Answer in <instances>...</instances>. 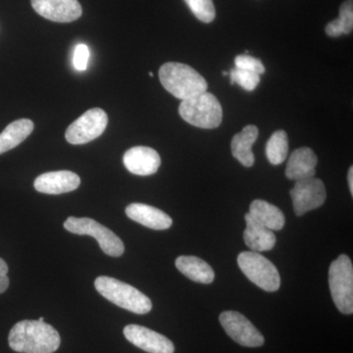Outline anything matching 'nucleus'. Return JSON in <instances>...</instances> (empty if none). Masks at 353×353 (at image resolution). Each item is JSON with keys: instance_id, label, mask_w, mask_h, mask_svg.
Returning <instances> with one entry per match:
<instances>
[{"instance_id": "nucleus-31", "label": "nucleus", "mask_w": 353, "mask_h": 353, "mask_svg": "<svg viewBox=\"0 0 353 353\" xmlns=\"http://www.w3.org/2000/svg\"><path fill=\"white\" fill-rule=\"evenodd\" d=\"M148 75H150V77H153V73H152V72H150V73H148Z\"/></svg>"}, {"instance_id": "nucleus-10", "label": "nucleus", "mask_w": 353, "mask_h": 353, "mask_svg": "<svg viewBox=\"0 0 353 353\" xmlns=\"http://www.w3.org/2000/svg\"><path fill=\"white\" fill-rule=\"evenodd\" d=\"M290 194L297 216H303L308 211L321 208L327 199L324 183L316 178L296 181Z\"/></svg>"}, {"instance_id": "nucleus-8", "label": "nucleus", "mask_w": 353, "mask_h": 353, "mask_svg": "<svg viewBox=\"0 0 353 353\" xmlns=\"http://www.w3.org/2000/svg\"><path fill=\"white\" fill-rule=\"evenodd\" d=\"M108 124V114L102 109H90L70 125L65 138L72 145H85L101 137Z\"/></svg>"}, {"instance_id": "nucleus-26", "label": "nucleus", "mask_w": 353, "mask_h": 353, "mask_svg": "<svg viewBox=\"0 0 353 353\" xmlns=\"http://www.w3.org/2000/svg\"><path fill=\"white\" fill-rule=\"evenodd\" d=\"M234 65H236V68L253 72V73L259 74V75L265 73V67L261 60L248 54L238 55L234 59Z\"/></svg>"}, {"instance_id": "nucleus-5", "label": "nucleus", "mask_w": 353, "mask_h": 353, "mask_svg": "<svg viewBox=\"0 0 353 353\" xmlns=\"http://www.w3.org/2000/svg\"><path fill=\"white\" fill-rule=\"evenodd\" d=\"M329 285L336 308L343 314L353 313V266L352 260L341 254L329 269Z\"/></svg>"}, {"instance_id": "nucleus-28", "label": "nucleus", "mask_w": 353, "mask_h": 353, "mask_svg": "<svg viewBox=\"0 0 353 353\" xmlns=\"http://www.w3.org/2000/svg\"><path fill=\"white\" fill-rule=\"evenodd\" d=\"M8 266L3 259H0V294L6 292L9 287Z\"/></svg>"}, {"instance_id": "nucleus-23", "label": "nucleus", "mask_w": 353, "mask_h": 353, "mask_svg": "<svg viewBox=\"0 0 353 353\" xmlns=\"http://www.w3.org/2000/svg\"><path fill=\"white\" fill-rule=\"evenodd\" d=\"M289 153V139L287 132L280 130L272 134L266 145V157L273 165H280L287 159Z\"/></svg>"}, {"instance_id": "nucleus-9", "label": "nucleus", "mask_w": 353, "mask_h": 353, "mask_svg": "<svg viewBox=\"0 0 353 353\" xmlns=\"http://www.w3.org/2000/svg\"><path fill=\"white\" fill-rule=\"evenodd\" d=\"M219 321L228 336L239 345L246 347H259L264 345L263 334L241 313L225 311L221 313Z\"/></svg>"}, {"instance_id": "nucleus-6", "label": "nucleus", "mask_w": 353, "mask_h": 353, "mask_svg": "<svg viewBox=\"0 0 353 353\" xmlns=\"http://www.w3.org/2000/svg\"><path fill=\"white\" fill-rule=\"evenodd\" d=\"M238 264L248 280L265 292H277L281 277L277 267L259 252H243L238 256Z\"/></svg>"}, {"instance_id": "nucleus-1", "label": "nucleus", "mask_w": 353, "mask_h": 353, "mask_svg": "<svg viewBox=\"0 0 353 353\" xmlns=\"http://www.w3.org/2000/svg\"><path fill=\"white\" fill-rule=\"evenodd\" d=\"M8 343L14 352L53 353L59 348L61 339L51 325L38 320H24L14 325Z\"/></svg>"}, {"instance_id": "nucleus-18", "label": "nucleus", "mask_w": 353, "mask_h": 353, "mask_svg": "<svg viewBox=\"0 0 353 353\" xmlns=\"http://www.w3.org/2000/svg\"><path fill=\"white\" fill-rule=\"evenodd\" d=\"M259 138V129L254 125H248L243 131L234 134L231 143L232 154L245 167L254 164L252 145Z\"/></svg>"}, {"instance_id": "nucleus-19", "label": "nucleus", "mask_w": 353, "mask_h": 353, "mask_svg": "<svg viewBox=\"0 0 353 353\" xmlns=\"http://www.w3.org/2000/svg\"><path fill=\"white\" fill-rule=\"evenodd\" d=\"M248 214L262 226L272 231H281L285 226V218L280 208L269 202L256 199L250 206Z\"/></svg>"}, {"instance_id": "nucleus-15", "label": "nucleus", "mask_w": 353, "mask_h": 353, "mask_svg": "<svg viewBox=\"0 0 353 353\" xmlns=\"http://www.w3.org/2000/svg\"><path fill=\"white\" fill-rule=\"evenodd\" d=\"M318 158L309 148H297L290 154L285 168V176L292 181L314 178Z\"/></svg>"}, {"instance_id": "nucleus-20", "label": "nucleus", "mask_w": 353, "mask_h": 353, "mask_svg": "<svg viewBox=\"0 0 353 353\" xmlns=\"http://www.w3.org/2000/svg\"><path fill=\"white\" fill-rule=\"evenodd\" d=\"M176 267L194 282L211 284L214 281L215 273L210 265L199 257L183 255L176 259Z\"/></svg>"}, {"instance_id": "nucleus-13", "label": "nucleus", "mask_w": 353, "mask_h": 353, "mask_svg": "<svg viewBox=\"0 0 353 353\" xmlns=\"http://www.w3.org/2000/svg\"><path fill=\"white\" fill-rule=\"evenodd\" d=\"M123 162L130 173L139 176H150L157 173L159 169L161 158L153 148L134 146L125 152Z\"/></svg>"}, {"instance_id": "nucleus-11", "label": "nucleus", "mask_w": 353, "mask_h": 353, "mask_svg": "<svg viewBox=\"0 0 353 353\" xmlns=\"http://www.w3.org/2000/svg\"><path fill=\"white\" fill-rule=\"evenodd\" d=\"M124 336L132 345L148 353L175 352L174 343L168 338L139 325H128L124 329Z\"/></svg>"}, {"instance_id": "nucleus-32", "label": "nucleus", "mask_w": 353, "mask_h": 353, "mask_svg": "<svg viewBox=\"0 0 353 353\" xmlns=\"http://www.w3.org/2000/svg\"><path fill=\"white\" fill-rule=\"evenodd\" d=\"M223 75H224V76H227V75H228L227 72H223Z\"/></svg>"}, {"instance_id": "nucleus-27", "label": "nucleus", "mask_w": 353, "mask_h": 353, "mask_svg": "<svg viewBox=\"0 0 353 353\" xmlns=\"http://www.w3.org/2000/svg\"><path fill=\"white\" fill-rule=\"evenodd\" d=\"M90 51L87 44L80 43L74 50L73 66L77 71H85L90 61Z\"/></svg>"}, {"instance_id": "nucleus-12", "label": "nucleus", "mask_w": 353, "mask_h": 353, "mask_svg": "<svg viewBox=\"0 0 353 353\" xmlns=\"http://www.w3.org/2000/svg\"><path fill=\"white\" fill-rule=\"evenodd\" d=\"M32 6L39 15L57 23H70L82 16L78 0H32Z\"/></svg>"}, {"instance_id": "nucleus-2", "label": "nucleus", "mask_w": 353, "mask_h": 353, "mask_svg": "<svg viewBox=\"0 0 353 353\" xmlns=\"http://www.w3.org/2000/svg\"><path fill=\"white\" fill-rule=\"evenodd\" d=\"M159 79L165 90L182 101L208 92L205 79L189 65L165 63L159 70Z\"/></svg>"}, {"instance_id": "nucleus-21", "label": "nucleus", "mask_w": 353, "mask_h": 353, "mask_svg": "<svg viewBox=\"0 0 353 353\" xmlns=\"http://www.w3.org/2000/svg\"><path fill=\"white\" fill-rule=\"evenodd\" d=\"M34 125L32 120L14 121L0 134V154L13 150L25 141L32 132Z\"/></svg>"}, {"instance_id": "nucleus-7", "label": "nucleus", "mask_w": 353, "mask_h": 353, "mask_svg": "<svg viewBox=\"0 0 353 353\" xmlns=\"http://www.w3.org/2000/svg\"><path fill=\"white\" fill-rule=\"evenodd\" d=\"M64 228L72 234L92 236L99 241L102 252L110 256L120 257L124 253V243L119 236L94 219L69 217L65 221Z\"/></svg>"}, {"instance_id": "nucleus-17", "label": "nucleus", "mask_w": 353, "mask_h": 353, "mask_svg": "<svg viewBox=\"0 0 353 353\" xmlns=\"http://www.w3.org/2000/svg\"><path fill=\"white\" fill-rule=\"evenodd\" d=\"M245 218L246 228L243 232V240L248 248L259 253L273 250L277 241L273 231L260 225L248 213Z\"/></svg>"}, {"instance_id": "nucleus-14", "label": "nucleus", "mask_w": 353, "mask_h": 353, "mask_svg": "<svg viewBox=\"0 0 353 353\" xmlns=\"http://www.w3.org/2000/svg\"><path fill=\"white\" fill-rule=\"evenodd\" d=\"M80 185V176L70 171L48 172L39 176L34 183V189L46 194H66L78 189Z\"/></svg>"}, {"instance_id": "nucleus-3", "label": "nucleus", "mask_w": 353, "mask_h": 353, "mask_svg": "<svg viewBox=\"0 0 353 353\" xmlns=\"http://www.w3.org/2000/svg\"><path fill=\"white\" fill-rule=\"evenodd\" d=\"M94 287L104 299L136 314H146L152 309V301L136 288L121 282L117 279L101 276Z\"/></svg>"}, {"instance_id": "nucleus-4", "label": "nucleus", "mask_w": 353, "mask_h": 353, "mask_svg": "<svg viewBox=\"0 0 353 353\" xmlns=\"http://www.w3.org/2000/svg\"><path fill=\"white\" fill-rule=\"evenodd\" d=\"M179 113L185 122L201 129H215L223 119L219 101L208 92L181 102Z\"/></svg>"}, {"instance_id": "nucleus-30", "label": "nucleus", "mask_w": 353, "mask_h": 353, "mask_svg": "<svg viewBox=\"0 0 353 353\" xmlns=\"http://www.w3.org/2000/svg\"><path fill=\"white\" fill-rule=\"evenodd\" d=\"M38 321H39V322H44V318L43 317H39Z\"/></svg>"}, {"instance_id": "nucleus-24", "label": "nucleus", "mask_w": 353, "mask_h": 353, "mask_svg": "<svg viewBox=\"0 0 353 353\" xmlns=\"http://www.w3.org/2000/svg\"><path fill=\"white\" fill-rule=\"evenodd\" d=\"M197 19L211 23L215 19V7L212 0H185Z\"/></svg>"}, {"instance_id": "nucleus-25", "label": "nucleus", "mask_w": 353, "mask_h": 353, "mask_svg": "<svg viewBox=\"0 0 353 353\" xmlns=\"http://www.w3.org/2000/svg\"><path fill=\"white\" fill-rule=\"evenodd\" d=\"M230 78H231V83H238L240 87L248 92L254 90L260 82L259 74L236 68V67L230 72Z\"/></svg>"}, {"instance_id": "nucleus-29", "label": "nucleus", "mask_w": 353, "mask_h": 353, "mask_svg": "<svg viewBox=\"0 0 353 353\" xmlns=\"http://www.w3.org/2000/svg\"><path fill=\"white\" fill-rule=\"evenodd\" d=\"M348 187H350V192L353 194V167H350V171H348Z\"/></svg>"}, {"instance_id": "nucleus-16", "label": "nucleus", "mask_w": 353, "mask_h": 353, "mask_svg": "<svg viewBox=\"0 0 353 353\" xmlns=\"http://www.w3.org/2000/svg\"><path fill=\"white\" fill-rule=\"evenodd\" d=\"M126 214L130 219L152 230L169 229L173 224L170 216L153 206L143 203H132L126 208Z\"/></svg>"}, {"instance_id": "nucleus-22", "label": "nucleus", "mask_w": 353, "mask_h": 353, "mask_svg": "<svg viewBox=\"0 0 353 353\" xmlns=\"http://www.w3.org/2000/svg\"><path fill=\"white\" fill-rule=\"evenodd\" d=\"M353 29V2L345 0L340 7L338 19L326 26V34L331 38H338L341 34H352Z\"/></svg>"}]
</instances>
